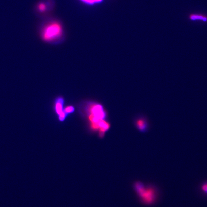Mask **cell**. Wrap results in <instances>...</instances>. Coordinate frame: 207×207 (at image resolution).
<instances>
[{"label": "cell", "mask_w": 207, "mask_h": 207, "mask_svg": "<svg viewBox=\"0 0 207 207\" xmlns=\"http://www.w3.org/2000/svg\"><path fill=\"white\" fill-rule=\"evenodd\" d=\"M40 34L44 41L50 43H56L62 40L64 29L61 22L56 20H50L43 25Z\"/></svg>", "instance_id": "2"}, {"label": "cell", "mask_w": 207, "mask_h": 207, "mask_svg": "<svg viewBox=\"0 0 207 207\" xmlns=\"http://www.w3.org/2000/svg\"><path fill=\"white\" fill-rule=\"evenodd\" d=\"M86 110L88 114L92 115L100 119L104 120L106 117V113L103 108L99 104L89 103L88 104Z\"/></svg>", "instance_id": "3"}, {"label": "cell", "mask_w": 207, "mask_h": 207, "mask_svg": "<svg viewBox=\"0 0 207 207\" xmlns=\"http://www.w3.org/2000/svg\"><path fill=\"white\" fill-rule=\"evenodd\" d=\"M54 6L53 0H43L37 5V9L39 12L45 13L50 12Z\"/></svg>", "instance_id": "4"}, {"label": "cell", "mask_w": 207, "mask_h": 207, "mask_svg": "<svg viewBox=\"0 0 207 207\" xmlns=\"http://www.w3.org/2000/svg\"><path fill=\"white\" fill-rule=\"evenodd\" d=\"M200 189L203 193L207 195V181H204L201 184Z\"/></svg>", "instance_id": "9"}, {"label": "cell", "mask_w": 207, "mask_h": 207, "mask_svg": "<svg viewBox=\"0 0 207 207\" xmlns=\"http://www.w3.org/2000/svg\"><path fill=\"white\" fill-rule=\"evenodd\" d=\"M80 1L82 3L88 5H93L101 3L103 0H80Z\"/></svg>", "instance_id": "8"}, {"label": "cell", "mask_w": 207, "mask_h": 207, "mask_svg": "<svg viewBox=\"0 0 207 207\" xmlns=\"http://www.w3.org/2000/svg\"><path fill=\"white\" fill-rule=\"evenodd\" d=\"M64 100L62 97H58L55 101V110L56 113L59 116V119L61 121L65 120L66 114L63 110V106Z\"/></svg>", "instance_id": "5"}, {"label": "cell", "mask_w": 207, "mask_h": 207, "mask_svg": "<svg viewBox=\"0 0 207 207\" xmlns=\"http://www.w3.org/2000/svg\"><path fill=\"white\" fill-rule=\"evenodd\" d=\"M189 19L192 21H200L207 23V15L202 13H191L189 16Z\"/></svg>", "instance_id": "6"}, {"label": "cell", "mask_w": 207, "mask_h": 207, "mask_svg": "<svg viewBox=\"0 0 207 207\" xmlns=\"http://www.w3.org/2000/svg\"><path fill=\"white\" fill-rule=\"evenodd\" d=\"M136 125L138 129L142 131H143L147 128V123L146 121L143 119H139L136 123Z\"/></svg>", "instance_id": "7"}, {"label": "cell", "mask_w": 207, "mask_h": 207, "mask_svg": "<svg viewBox=\"0 0 207 207\" xmlns=\"http://www.w3.org/2000/svg\"><path fill=\"white\" fill-rule=\"evenodd\" d=\"M133 188L139 200L145 206H153L160 200V192L154 185H145L140 181H137L133 185Z\"/></svg>", "instance_id": "1"}, {"label": "cell", "mask_w": 207, "mask_h": 207, "mask_svg": "<svg viewBox=\"0 0 207 207\" xmlns=\"http://www.w3.org/2000/svg\"><path fill=\"white\" fill-rule=\"evenodd\" d=\"M74 110V108L72 106H69L66 107L64 109V111H65V113L67 114H70V113L73 112Z\"/></svg>", "instance_id": "10"}]
</instances>
